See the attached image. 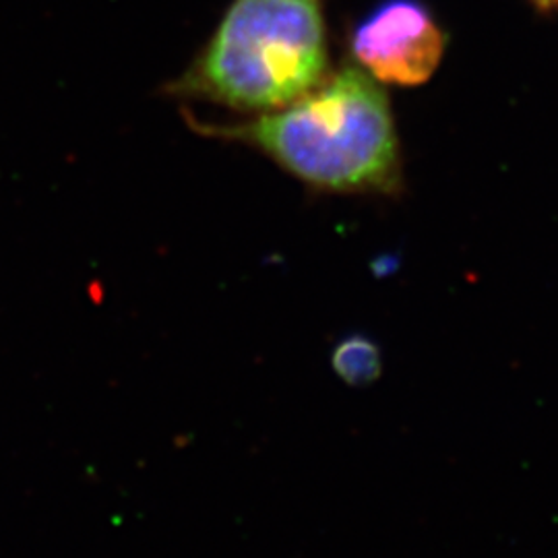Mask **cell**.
Returning <instances> with one entry per match:
<instances>
[{"label": "cell", "mask_w": 558, "mask_h": 558, "mask_svg": "<svg viewBox=\"0 0 558 558\" xmlns=\"http://www.w3.org/2000/svg\"><path fill=\"white\" fill-rule=\"evenodd\" d=\"M536 4H538V9H544V11H553V9H558V0H534Z\"/></svg>", "instance_id": "cell-5"}, {"label": "cell", "mask_w": 558, "mask_h": 558, "mask_svg": "<svg viewBox=\"0 0 558 558\" xmlns=\"http://www.w3.org/2000/svg\"><path fill=\"white\" fill-rule=\"evenodd\" d=\"M331 366L348 387H371L383 375L380 345L375 339L362 333L345 336L339 339L338 345L331 352Z\"/></svg>", "instance_id": "cell-4"}, {"label": "cell", "mask_w": 558, "mask_h": 558, "mask_svg": "<svg viewBox=\"0 0 558 558\" xmlns=\"http://www.w3.org/2000/svg\"><path fill=\"white\" fill-rule=\"evenodd\" d=\"M327 66L323 0H232L168 94L271 112L315 89Z\"/></svg>", "instance_id": "cell-2"}, {"label": "cell", "mask_w": 558, "mask_h": 558, "mask_svg": "<svg viewBox=\"0 0 558 558\" xmlns=\"http://www.w3.org/2000/svg\"><path fill=\"white\" fill-rule=\"evenodd\" d=\"M350 52L373 80L416 87L439 69L445 34L420 0H383L352 27Z\"/></svg>", "instance_id": "cell-3"}, {"label": "cell", "mask_w": 558, "mask_h": 558, "mask_svg": "<svg viewBox=\"0 0 558 558\" xmlns=\"http://www.w3.org/2000/svg\"><path fill=\"white\" fill-rule=\"evenodd\" d=\"M201 135L239 141L325 193H393L401 180L396 120L380 83L343 64L283 108L234 124L186 117Z\"/></svg>", "instance_id": "cell-1"}]
</instances>
